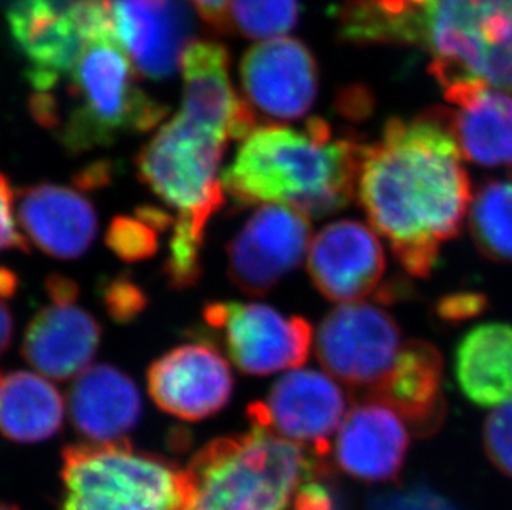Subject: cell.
<instances>
[{
	"instance_id": "cell-7",
	"label": "cell",
	"mask_w": 512,
	"mask_h": 510,
	"mask_svg": "<svg viewBox=\"0 0 512 510\" xmlns=\"http://www.w3.org/2000/svg\"><path fill=\"white\" fill-rule=\"evenodd\" d=\"M420 45L441 87L481 82L512 95V0H430Z\"/></svg>"
},
{
	"instance_id": "cell-32",
	"label": "cell",
	"mask_w": 512,
	"mask_h": 510,
	"mask_svg": "<svg viewBox=\"0 0 512 510\" xmlns=\"http://www.w3.org/2000/svg\"><path fill=\"white\" fill-rule=\"evenodd\" d=\"M9 249L29 251V246L15 221L14 194L4 174L0 173V252Z\"/></svg>"
},
{
	"instance_id": "cell-25",
	"label": "cell",
	"mask_w": 512,
	"mask_h": 510,
	"mask_svg": "<svg viewBox=\"0 0 512 510\" xmlns=\"http://www.w3.org/2000/svg\"><path fill=\"white\" fill-rule=\"evenodd\" d=\"M63 398L50 381L29 371L0 376V433L15 443H42L60 431Z\"/></svg>"
},
{
	"instance_id": "cell-36",
	"label": "cell",
	"mask_w": 512,
	"mask_h": 510,
	"mask_svg": "<svg viewBox=\"0 0 512 510\" xmlns=\"http://www.w3.org/2000/svg\"><path fill=\"white\" fill-rule=\"evenodd\" d=\"M0 510H19V507L10 506V504H0Z\"/></svg>"
},
{
	"instance_id": "cell-19",
	"label": "cell",
	"mask_w": 512,
	"mask_h": 510,
	"mask_svg": "<svg viewBox=\"0 0 512 510\" xmlns=\"http://www.w3.org/2000/svg\"><path fill=\"white\" fill-rule=\"evenodd\" d=\"M181 70V113L224 131L231 140H244L256 130V113L232 87L226 47L204 40L189 44L181 58Z\"/></svg>"
},
{
	"instance_id": "cell-24",
	"label": "cell",
	"mask_w": 512,
	"mask_h": 510,
	"mask_svg": "<svg viewBox=\"0 0 512 510\" xmlns=\"http://www.w3.org/2000/svg\"><path fill=\"white\" fill-rule=\"evenodd\" d=\"M456 380L474 405L491 408L512 403V327L486 323L459 342Z\"/></svg>"
},
{
	"instance_id": "cell-12",
	"label": "cell",
	"mask_w": 512,
	"mask_h": 510,
	"mask_svg": "<svg viewBox=\"0 0 512 510\" xmlns=\"http://www.w3.org/2000/svg\"><path fill=\"white\" fill-rule=\"evenodd\" d=\"M47 287L52 302L32 318L22 343V355L42 375L63 381L90 366L100 345L102 328L87 310L75 304V282L54 275Z\"/></svg>"
},
{
	"instance_id": "cell-1",
	"label": "cell",
	"mask_w": 512,
	"mask_h": 510,
	"mask_svg": "<svg viewBox=\"0 0 512 510\" xmlns=\"http://www.w3.org/2000/svg\"><path fill=\"white\" fill-rule=\"evenodd\" d=\"M357 191L368 221L390 242L401 267L428 277L471 206L450 113L388 121L382 140L365 146Z\"/></svg>"
},
{
	"instance_id": "cell-26",
	"label": "cell",
	"mask_w": 512,
	"mask_h": 510,
	"mask_svg": "<svg viewBox=\"0 0 512 510\" xmlns=\"http://www.w3.org/2000/svg\"><path fill=\"white\" fill-rule=\"evenodd\" d=\"M469 229L484 257L512 264V181L491 179L478 189L469 206Z\"/></svg>"
},
{
	"instance_id": "cell-29",
	"label": "cell",
	"mask_w": 512,
	"mask_h": 510,
	"mask_svg": "<svg viewBox=\"0 0 512 510\" xmlns=\"http://www.w3.org/2000/svg\"><path fill=\"white\" fill-rule=\"evenodd\" d=\"M484 449L489 461L512 479V403L489 414L483 429Z\"/></svg>"
},
{
	"instance_id": "cell-30",
	"label": "cell",
	"mask_w": 512,
	"mask_h": 510,
	"mask_svg": "<svg viewBox=\"0 0 512 510\" xmlns=\"http://www.w3.org/2000/svg\"><path fill=\"white\" fill-rule=\"evenodd\" d=\"M367 510H458L446 497L425 486L408 487L372 497Z\"/></svg>"
},
{
	"instance_id": "cell-6",
	"label": "cell",
	"mask_w": 512,
	"mask_h": 510,
	"mask_svg": "<svg viewBox=\"0 0 512 510\" xmlns=\"http://www.w3.org/2000/svg\"><path fill=\"white\" fill-rule=\"evenodd\" d=\"M62 510H183L186 471L126 439L73 444L62 454Z\"/></svg>"
},
{
	"instance_id": "cell-2",
	"label": "cell",
	"mask_w": 512,
	"mask_h": 510,
	"mask_svg": "<svg viewBox=\"0 0 512 510\" xmlns=\"http://www.w3.org/2000/svg\"><path fill=\"white\" fill-rule=\"evenodd\" d=\"M365 146L334 138L312 118L302 130L259 126L223 171L224 191L241 206L281 204L309 217L342 211L355 196Z\"/></svg>"
},
{
	"instance_id": "cell-14",
	"label": "cell",
	"mask_w": 512,
	"mask_h": 510,
	"mask_svg": "<svg viewBox=\"0 0 512 510\" xmlns=\"http://www.w3.org/2000/svg\"><path fill=\"white\" fill-rule=\"evenodd\" d=\"M307 269L315 289L340 304L360 302L385 274V252L373 229L352 219L325 226L310 241Z\"/></svg>"
},
{
	"instance_id": "cell-15",
	"label": "cell",
	"mask_w": 512,
	"mask_h": 510,
	"mask_svg": "<svg viewBox=\"0 0 512 510\" xmlns=\"http://www.w3.org/2000/svg\"><path fill=\"white\" fill-rule=\"evenodd\" d=\"M232 386L228 361L204 343L174 348L148 370V391L156 406L184 421L219 413L228 405Z\"/></svg>"
},
{
	"instance_id": "cell-23",
	"label": "cell",
	"mask_w": 512,
	"mask_h": 510,
	"mask_svg": "<svg viewBox=\"0 0 512 510\" xmlns=\"http://www.w3.org/2000/svg\"><path fill=\"white\" fill-rule=\"evenodd\" d=\"M458 106L451 128L464 158L481 166H512V95L481 82L445 88Z\"/></svg>"
},
{
	"instance_id": "cell-21",
	"label": "cell",
	"mask_w": 512,
	"mask_h": 510,
	"mask_svg": "<svg viewBox=\"0 0 512 510\" xmlns=\"http://www.w3.org/2000/svg\"><path fill=\"white\" fill-rule=\"evenodd\" d=\"M362 401L392 408L418 436L435 433L446 413L440 350L423 340L403 343L387 378Z\"/></svg>"
},
{
	"instance_id": "cell-34",
	"label": "cell",
	"mask_w": 512,
	"mask_h": 510,
	"mask_svg": "<svg viewBox=\"0 0 512 510\" xmlns=\"http://www.w3.org/2000/svg\"><path fill=\"white\" fill-rule=\"evenodd\" d=\"M199 14L208 24L213 25L214 29L231 30V20H229V10H231V0H191Z\"/></svg>"
},
{
	"instance_id": "cell-33",
	"label": "cell",
	"mask_w": 512,
	"mask_h": 510,
	"mask_svg": "<svg viewBox=\"0 0 512 510\" xmlns=\"http://www.w3.org/2000/svg\"><path fill=\"white\" fill-rule=\"evenodd\" d=\"M486 305H488V300L484 295L464 292V294L448 295L445 299H441L436 307V312L440 315L441 320L456 323L476 317L483 312Z\"/></svg>"
},
{
	"instance_id": "cell-18",
	"label": "cell",
	"mask_w": 512,
	"mask_h": 510,
	"mask_svg": "<svg viewBox=\"0 0 512 510\" xmlns=\"http://www.w3.org/2000/svg\"><path fill=\"white\" fill-rule=\"evenodd\" d=\"M408 448L410 436L400 414L377 401H358L340 424L334 456L348 476L377 484L398 479Z\"/></svg>"
},
{
	"instance_id": "cell-22",
	"label": "cell",
	"mask_w": 512,
	"mask_h": 510,
	"mask_svg": "<svg viewBox=\"0 0 512 510\" xmlns=\"http://www.w3.org/2000/svg\"><path fill=\"white\" fill-rule=\"evenodd\" d=\"M68 409L82 436L92 443H115L140 423V391L115 366H88L68 391Z\"/></svg>"
},
{
	"instance_id": "cell-13",
	"label": "cell",
	"mask_w": 512,
	"mask_h": 510,
	"mask_svg": "<svg viewBox=\"0 0 512 510\" xmlns=\"http://www.w3.org/2000/svg\"><path fill=\"white\" fill-rule=\"evenodd\" d=\"M241 82L252 110L274 120H299L314 105L319 70L299 40L277 37L244 53Z\"/></svg>"
},
{
	"instance_id": "cell-35",
	"label": "cell",
	"mask_w": 512,
	"mask_h": 510,
	"mask_svg": "<svg viewBox=\"0 0 512 510\" xmlns=\"http://www.w3.org/2000/svg\"><path fill=\"white\" fill-rule=\"evenodd\" d=\"M12 330H14V320H12L9 308L0 299V355L9 347L10 340H12Z\"/></svg>"
},
{
	"instance_id": "cell-4",
	"label": "cell",
	"mask_w": 512,
	"mask_h": 510,
	"mask_svg": "<svg viewBox=\"0 0 512 510\" xmlns=\"http://www.w3.org/2000/svg\"><path fill=\"white\" fill-rule=\"evenodd\" d=\"M325 464L329 458L251 424L191 459L183 510H292L300 486Z\"/></svg>"
},
{
	"instance_id": "cell-10",
	"label": "cell",
	"mask_w": 512,
	"mask_h": 510,
	"mask_svg": "<svg viewBox=\"0 0 512 510\" xmlns=\"http://www.w3.org/2000/svg\"><path fill=\"white\" fill-rule=\"evenodd\" d=\"M347 398L332 376L295 370L274 383L266 400L247 406L252 426L312 449L322 458L332 453L330 438L340 428Z\"/></svg>"
},
{
	"instance_id": "cell-17",
	"label": "cell",
	"mask_w": 512,
	"mask_h": 510,
	"mask_svg": "<svg viewBox=\"0 0 512 510\" xmlns=\"http://www.w3.org/2000/svg\"><path fill=\"white\" fill-rule=\"evenodd\" d=\"M10 37L27 60L25 78L35 93H50L70 75L85 35L70 14L50 0H25L5 10Z\"/></svg>"
},
{
	"instance_id": "cell-20",
	"label": "cell",
	"mask_w": 512,
	"mask_h": 510,
	"mask_svg": "<svg viewBox=\"0 0 512 510\" xmlns=\"http://www.w3.org/2000/svg\"><path fill=\"white\" fill-rule=\"evenodd\" d=\"M17 221L29 241L57 259H77L97 236V212L77 189L37 184L20 191Z\"/></svg>"
},
{
	"instance_id": "cell-27",
	"label": "cell",
	"mask_w": 512,
	"mask_h": 510,
	"mask_svg": "<svg viewBox=\"0 0 512 510\" xmlns=\"http://www.w3.org/2000/svg\"><path fill=\"white\" fill-rule=\"evenodd\" d=\"M229 20L247 39H277L297 24L299 0H231Z\"/></svg>"
},
{
	"instance_id": "cell-16",
	"label": "cell",
	"mask_w": 512,
	"mask_h": 510,
	"mask_svg": "<svg viewBox=\"0 0 512 510\" xmlns=\"http://www.w3.org/2000/svg\"><path fill=\"white\" fill-rule=\"evenodd\" d=\"M118 42L136 70L150 80L178 72L193 37L194 22L183 0H112Z\"/></svg>"
},
{
	"instance_id": "cell-31",
	"label": "cell",
	"mask_w": 512,
	"mask_h": 510,
	"mask_svg": "<svg viewBox=\"0 0 512 510\" xmlns=\"http://www.w3.org/2000/svg\"><path fill=\"white\" fill-rule=\"evenodd\" d=\"M103 295L108 310L116 320H130L145 308V297L130 280H113Z\"/></svg>"
},
{
	"instance_id": "cell-11",
	"label": "cell",
	"mask_w": 512,
	"mask_h": 510,
	"mask_svg": "<svg viewBox=\"0 0 512 510\" xmlns=\"http://www.w3.org/2000/svg\"><path fill=\"white\" fill-rule=\"evenodd\" d=\"M309 216L262 204L228 246V275L237 289L264 295L299 267L310 246Z\"/></svg>"
},
{
	"instance_id": "cell-3",
	"label": "cell",
	"mask_w": 512,
	"mask_h": 510,
	"mask_svg": "<svg viewBox=\"0 0 512 510\" xmlns=\"http://www.w3.org/2000/svg\"><path fill=\"white\" fill-rule=\"evenodd\" d=\"M229 140L178 111L136 158L141 181L176 214L165 265L176 289H188L201 275L204 232L224 204L221 163Z\"/></svg>"
},
{
	"instance_id": "cell-8",
	"label": "cell",
	"mask_w": 512,
	"mask_h": 510,
	"mask_svg": "<svg viewBox=\"0 0 512 510\" xmlns=\"http://www.w3.org/2000/svg\"><path fill=\"white\" fill-rule=\"evenodd\" d=\"M401 347L395 318L365 302L343 304L327 313L315 340L320 365L360 401L387 378Z\"/></svg>"
},
{
	"instance_id": "cell-28",
	"label": "cell",
	"mask_w": 512,
	"mask_h": 510,
	"mask_svg": "<svg viewBox=\"0 0 512 510\" xmlns=\"http://www.w3.org/2000/svg\"><path fill=\"white\" fill-rule=\"evenodd\" d=\"M173 224V219L156 209H143L138 219L118 217L108 231V246L121 259L140 260L156 251V227Z\"/></svg>"
},
{
	"instance_id": "cell-5",
	"label": "cell",
	"mask_w": 512,
	"mask_h": 510,
	"mask_svg": "<svg viewBox=\"0 0 512 510\" xmlns=\"http://www.w3.org/2000/svg\"><path fill=\"white\" fill-rule=\"evenodd\" d=\"M72 106L58 121V140L73 154L107 148L120 136L160 125L168 106L146 95L116 34L85 42L68 75Z\"/></svg>"
},
{
	"instance_id": "cell-9",
	"label": "cell",
	"mask_w": 512,
	"mask_h": 510,
	"mask_svg": "<svg viewBox=\"0 0 512 510\" xmlns=\"http://www.w3.org/2000/svg\"><path fill=\"white\" fill-rule=\"evenodd\" d=\"M204 320L223 333L229 358L246 375L294 370L309 358L314 332L305 318L264 304L218 302L206 307Z\"/></svg>"
}]
</instances>
